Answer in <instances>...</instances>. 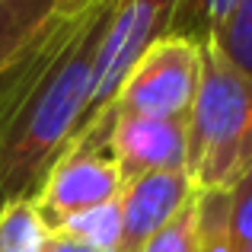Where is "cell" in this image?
<instances>
[{"mask_svg": "<svg viewBox=\"0 0 252 252\" xmlns=\"http://www.w3.org/2000/svg\"><path fill=\"white\" fill-rule=\"evenodd\" d=\"M112 6L55 13L0 70V204L35 195L80 128Z\"/></svg>", "mask_w": 252, "mask_h": 252, "instance_id": "obj_1", "label": "cell"}, {"mask_svg": "<svg viewBox=\"0 0 252 252\" xmlns=\"http://www.w3.org/2000/svg\"><path fill=\"white\" fill-rule=\"evenodd\" d=\"M201 83L189 112L185 172L198 191H230L252 169V77L217 45H201Z\"/></svg>", "mask_w": 252, "mask_h": 252, "instance_id": "obj_2", "label": "cell"}, {"mask_svg": "<svg viewBox=\"0 0 252 252\" xmlns=\"http://www.w3.org/2000/svg\"><path fill=\"white\" fill-rule=\"evenodd\" d=\"M204 48L182 35H163L128 70L115 102L102 115L189 118L201 83ZM99 115V118H102Z\"/></svg>", "mask_w": 252, "mask_h": 252, "instance_id": "obj_3", "label": "cell"}, {"mask_svg": "<svg viewBox=\"0 0 252 252\" xmlns=\"http://www.w3.org/2000/svg\"><path fill=\"white\" fill-rule=\"evenodd\" d=\"M67 147H102L115 160L125 185L147 172L185 169L189 157V118L150 115H102L77 131ZM64 147V150H67Z\"/></svg>", "mask_w": 252, "mask_h": 252, "instance_id": "obj_4", "label": "cell"}, {"mask_svg": "<svg viewBox=\"0 0 252 252\" xmlns=\"http://www.w3.org/2000/svg\"><path fill=\"white\" fill-rule=\"evenodd\" d=\"M179 0H115L109 26L102 35V48L96 58V74H93V93L90 105L80 122V128H90L122 90L128 70L137 64V58L157 42L169 35V23ZM74 131V134H77Z\"/></svg>", "mask_w": 252, "mask_h": 252, "instance_id": "obj_5", "label": "cell"}, {"mask_svg": "<svg viewBox=\"0 0 252 252\" xmlns=\"http://www.w3.org/2000/svg\"><path fill=\"white\" fill-rule=\"evenodd\" d=\"M125 179L115 160L102 147H67L51 169L45 172L38 191L32 195L38 217L45 227L55 230L61 220L80 214V211L109 204L122 198Z\"/></svg>", "mask_w": 252, "mask_h": 252, "instance_id": "obj_6", "label": "cell"}, {"mask_svg": "<svg viewBox=\"0 0 252 252\" xmlns=\"http://www.w3.org/2000/svg\"><path fill=\"white\" fill-rule=\"evenodd\" d=\"M195 191L185 169L147 172L125 185L122 198V233H118L115 252H141L147 240L189 201Z\"/></svg>", "mask_w": 252, "mask_h": 252, "instance_id": "obj_7", "label": "cell"}, {"mask_svg": "<svg viewBox=\"0 0 252 252\" xmlns=\"http://www.w3.org/2000/svg\"><path fill=\"white\" fill-rule=\"evenodd\" d=\"M58 0H0V70L55 16Z\"/></svg>", "mask_w": 252, "mask_h": 252, "instance_id": "obj_8", "label": "cell"}, {"mask_svg": "<svg viewBox=\"0 0 252 252\" xmlns=\"http://www.w3.org/2000/svg\"><path fill=\"white\" fill-rule=\"evenodd\" d=\"M51 230L38 217L32 198L0 204V252H45Z\"/></svg>", "mask_w": 252, "mask_h": 252, "instance_id": "obj_9", "label": "cell"}, {"mask_svg": "<svg viewBox=\"0 0 252 252\" xmlns=\"http://www.w3.org/2000/svg\"><path fill=\"white\" fill-rule=\"evenodd\" d=\"M51 233L70 236V240L86 243V246H93L99 252H115L118 233H122V204H118V198H115V201H109V204L80 211V214L61 220Z\"/></svg>", "mask_w": 252, "mask_h": 252, "instance_id": "obj_10", "label": "cell"}, {"mask_svg": "<svg viewBox=\"0 0 252 252\" xmlns=\"http://www.w3.org/2000/svg\"><path fill=\"white\" fill-rule=\"evenodd\" d=\"M233 6L236 0H179L169 23V35H182L198 45H208Z\"/></svg>", "mask_w": 252, "mask_h": 252, "instance_id": "obj_11", "label": "cell"}, {"mask_svg": "<svg viewBox=\"0 0 252 252\" xmlns=\"http://www.w3.org/2000/svg\"><path fill=\"white\" fill-rule=\"evenodd\" d=\"M211 45H217L236 67L252 77V0H236Z\"/></svg>", "mask_w": 252, "mask_h": 252, "instance_id": "obj_12", "label": "cell"}, {"mask_svg": "<svg viewBox=\"0 0 252 252\" xmlns=\"http://www.w3.org/2000/svg\"><path fill=\"white\" fill-rule=\"evenodd\" d=\"M141 252H198V189L147 240Z\"/></svg>", "mask_w": 252, "mask_h": 252, "instance_id": "obj_13", "label": "cell"}, {"mask_svg": "<svg viewBox=\"0 0 252 252\" xmlns=\"http://www.w3.org/2000/svg\"><path fill=\"white\" fill-rule=\"evenodd\" d=\"M230 246L252 252V169L230 189Z\"/></svg>", "mask_w": 252, "mask_h": 252, "instance_id": "obj_14", "label": "cell"}, {"mask_svg": "<svg viewBox=\"0 0 252 252\" xmlns=\"http://www.w3.org/2000/svg\"><path fill=\"white\" fill-rule=\"evenodd\" d=\"M45 252H99V249L86 246V243H77V240H70V236L51 233L48 243H45Z\"/></svg>", "mask_w": 252, "mask_h": 252, "instance_id": "obj_15", "label": "cell"}, {"mask_svg": "<svg viewBox=\"0 0 252 252\" xmlns=\"http://www.w3.org/2000/svg\"><path fill=\"white\" fill-rule=\"evenodd\" d=\"M93 3H96V0H58V10L55 13H61V16H77V13L90 10Z\"/></svg>", "mask_w": 252, "mask_h": 252, "instance_id": "obj_16", "label": "cell"}]
</instances>
